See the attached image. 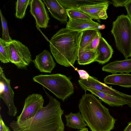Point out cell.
I'll return each mask as SVG.
<instances>
[{
  "label": "cell",
  "mask_w": 131,
  "mask_h": 131,
  "mask_svg": "<svg viewBox=\"0 0 131 131\" xmlns=\"http://www.w3.org/2000/svg\"><path fill=\"white\" fill-rule=\"evenodd\" d=\"M99 30L90 29L81 32L79 49L84 50L92 42L97 35Z\"/></svg>",
  "instance_id": "21"
},
{
  "label": "cell",
  "mask_w": 131,
  "mask_h": 131,
  "mask_svg": "<svg viewBox=\"0 0 131 131\" xmlns=\"http://www.w3.org/2000/svg\"><path fill=\"white\" fill-rule=\"evenodd\" d=\"M101 102L90 94L83 95L79 100L80 112L92 131H111L114 128L115 120Z\"/></svg>",
  "instance_id": "3"
},
{
  "label": "cell",
  "mask_w": 131,
  "mask_h": 131,
  "mask_svg": "<svg viewBox=\"0 0 131 131\" xmlns=\"http://www.w3.org/2000/svg\"><path fill=\"white\" fill-rule=\"evenodd\" d=\"M102 70L113 74L117 73H129L131 72V58L111 62L103 66Z\"/></svg>",
  "instance_id": "15"
},
{
  "label": "cell",
  "mask_w": 131,
  "mask_h": 131,
  "mask_svg": "<svg viewBox=\"0 0 131 131\" xmlns=\"http://www.w3.org/2000/svg\"><path fill=\"white\" fill-rule=\"evenodd\" d=\"M104 81L106 84L131 88V74L127 73L112 74L106 76L104 78Z\"/></svg>",
  "instance_id": "16"
},
{
  "label": "cell",
  "mask_w": 131,
  "mask_h": 131,
  "mask_svg": "<svg viewBox=\"0 0 131 131\" xmlns=\"http://www.w3.org/2000/svg\"><path fill=\"white\" fill-rule=\"evenodd\" d=\"M45 4L41 0H31L30 1V12L39 28H47L50 19Z\"/></svg>",
  "instance_id": "9"
},
{
  "label": "cell",
  "mask_w": 131,
  "mask_h": 131,
  "mask_svg": "<svg viewBox=\"0 0 131 131\" xmlns=\"http://www.w3.org/2000/svg\"><path fill=\"white\" fill-rule=\"evenodd\" d=\"M66 10L69 18L92 19L89 15L79 8H70Z\"/></svg>",
  "instance_id": "24"
},
{
  "label": "cell",
  "mask_w": 131,
  "mask_h": 131,
  "mask_svg": "<svg viewBox=\"0 0 131 131\" xmlns=\"http://www.w3.org/2000/svg\"><path fill=\"white\" fill-rule=\"evenodd\" d=\"M66 27L72 30L81 32L90 29L100 30L104 29L105 26L95 22L92 19L69 18L67 22Z\"/></svg>",
  "instance_id": "10"
},
{
  "label": "cell",
  "mask_w": 131,
  "mask_h": 131,
  "mask_svg": "<svg viewBox=\"0 0 131 131\" xmlns=\"http://www.w3.org/2000/svg\"><path fill=\"white\" fill-rule=\"evenodd\" d=\"M97 54L95 61L103 64L108 62L112 57L114 51L106 41L101 36L99 44L95 50Z\"/></svg>",
  "instance_id": "13"
},
{
  "label": "cell",
  "mask_w": 131,
  "mask_h": 131,
  "mask_svg": "<svg viewBox=\"0 0 131 131\" xmlns=\"http://www.w3.org/2000/svg\"><path fill=\"white\" fill-rule=\"evenodd\" d=\"M78 131H88V129L87 128L85 127Z\"/></svg>",
  "instance_id": "32"
},
{
  "label": "cell",
  "mask_w": 131,
  "mask_h": 131,
  "mask_svg": "<svg viewBox=\"0 0 131 131\" xmlns=\"http://www.w3.org/2000/svg\"><path fill=\"white\" fill-rule=\"evenodd\" d=\"M43 88L49 100L48 104L31 118L22 121H12L10 126L14 131H64L62 119L64 110L61 103Z\"/></svg>",
  "instance_id": "1"
},
{
  "label": "cell",
  "mask_w": 131,
  "mask_h": 131,
  "mask_svg": "<svg viewBox=\"0 0 131 131\" xmlns=\"http://www.w3.org/2000/svg\"><path fill=\"white\" fill-rule=\"evenodd\" d=\"M30 0H18L16 3L15 16L19 19H22L25 17L26 11L29 5Z\"/></svg>",
  "instance_id": "23"
},
{
  "label": "cell",
  "mask_w": 131,
  "mask_h": 131,
  "mask_svg": "<svg viewBox=\"0 0 131 131\" xmlns=\"http://www.w3.org/2000/svg\"><path fill=\"white\" fill-rule=\"evenodd\" d=\"M101 36V34L99 31L97 35L91 43L84 50H95L99 44L100 38Z\"/></svg>",
  "instance_id": "26"
},
{
  "label": "cell",
  "mask_w": 131,
  "mask_h": 131,
  "mask_svg": "<svg viewBox=\"0 0 131 131\" xmlns=\"http://www.w3.org/2000/svg\"><path fill=\"white\" fill-rule=\"evenodd\" d=\"M32 61L36 68L42 72L51 73L56 65L51 54L46 50L36 55Z\"/></svg>",
  "instance_id": "12"
},
{
  "label": "cell",
  "mask_w": 131,
  "mask_h": 131,
  "mask_svg": "<svg viewBox=\"0 0 131 131\" xmlns=\"http://www.w3.org/2000/svg\"><path fill=\"white\" fill-rule=\"evenodd\" d=\"M81 32L67 27L60 29L49 40L51 52L56 62L66 67L73 66L77 60Z\"/></svg>",
  "instance_id": "2"
},
{
  "label": "cell",
  "mask_w": 131,
  "mask_h": 131,
  "mask_svg": "<svg viewBox=\"0 0 131 131\" xmlns=\"http://www.w3.org/2000/svg\"><path fill=\"white\" fill-rule=\"evenodd\" d=\"M75 70L78 72L80 79L87 80L90 75L85 71L83 70H78L76 68Z\"/></svg>",
  "instance_id": "27"
},
{
  "label": "cell",
  "mask_w": 131,
  "mask_h": 131,
  "mask_svg": "<svg viewBox=\"0 0 131 131\" xmlns=\"http://www.w3.org/2000/svg\"><path fill=\"white\" fill-rule=\"evenodd\" d=\"M88 91L110 106H122L126 104L122 100L107 93L93 89H89Z\"/></svg>",
  "instance_id": "18"
},
{
  "label": "cell",
  "mask_w": 131,
  "mask_h": 131,
  "mask_svg": "<svg viewBox=\"0 0 131 131\" xmlns=\"http://www.w3.org/2000/svg\"></svg>",
  "instance_id": "33"
},
{
  "label": "cell",
  "mask_w": 131,
  "mask_h": 131,
  "mask_svg": "<svg viewBox=\"0 0 131 131\" xmlns=\"http://www.w3.org/2000/svg\"><path fill=\"white\" fill-rule=\"evenodd\" d=\"M0 131H10L9 128L5 124L1 114L0 116Z\"/></svg>",
  "instance_id": "29"
},
{
  "label": "cell",
  "mask_w": 131,
  "mask_h": 131,
  "mask_svg": "<svg viewBox=\"0 0 131 131\" xmlns=\"http://www.w3.org/2000/svg\"><path fill=\"white\" fill-rule=\"evenodd\" d=\"M32 79L34 82L46 88L63 101L74 92V89L70 79L64 75L41 74L34 77Z\"/></svg>",
  "instance_id": "4"
},
{
  "label": "cell",
  "mask_w": 131,
  "mask_h": 131,
  "mask_svg": "<svg viewBox=\"0 0 131 131\" xmlns=\"http://www.w3.org/2000/svg\"><path fill=\"white\" fill-rule=\"evenodd\" d=\"M51 16L60 22L66 23L68 20L66 9L57 0H43Z\"/></svg>",
  "instance_id": "14"
},
{
  "label": "cell",
  "mask_w": 131,
  "mask_h": 131,
  "mask_svg": "<svg viewBox=\"0 0 131 131\" xmlns=\"http://www.w3.org/2000/svg\"><path fill=\"white\" fill-rule=\"evenodd\" d=\"M44 103L43 97L40 94L28 95L25 99L21 113L17 117V121L25 120L34 117L43 107Z\"/></svg>",
  "instance_id": "8"
},
{
  "label": "cell",
  "mask_w": 131,
  "mask_h": 131,
  "mask_svg": "<svg viewBox=\"0 0 131 131\" xmlns=\"http://www.w3.org/2000/svg\"><path fill=\"white\" fill-rule=\"evenodd\" d=\"M12 55L11 63L15 65L18 69H26L32 61L29 49L19 41L12 40L9 42Z\"/></svg>",
  "instance_id": "6"
},
{
  "label": "cell",
  "mask_w": 131,
  "mask_h": 131,
  "mask_svg": "<svg viewBox=\"0 0 131 131\" xmlns=\"http://www.w3.org/2000/svg\"><path fill=\"white\" fill-rule=\"evenodd\" d=\"M58 2L65 9L79 8L80 7L98 4L104 2L101 0H57Z\"/></svg>",
  "instance_id": "19"
},
{
  "label": "cell",
  "mask_w": 131,
  "mask_h": 131,
  "mask_svg": "<svg viewBox=\"0 0 131 131\" xmlns=\"http://www.w3.org/2000/svg\"><path fill=\"white\" fill-rule=\"evenodd\" d=\"M0 60L4 63L10 62L12 61L9 42L3 40L1 38L0 39Z\"/></svg>",
  "instance_id": "22"
},
{
  "label": "cell",
  "mask_w": 131,
  "mask_h": 131,
  "mask_svg": "<svg viewBox=\"0 0 131 131\" xmlns=\"http://www.w3.org/2000/svg\"><path fill=\"white\" fill-rule=\"evenodd\" d=\"M111 31L116 48L125 59L131 57V19L122 14L118 16L112 23Z\"/></svg>",
  "instance_id": "5"
},
{
  "label": "cell",
  "mask_w": 131,
  "mask_h": 131,
  "mask_svg": "<svg viewBox=\"0 0 131 131\" xmlns=\"http://www.w3.org/2000/svg\"><path fill=\"white\" fill-rule=\"evenodd\" d=\"M131 122L128 123L127 126L126 127L123 131H131Z\"/></svg>",
  "instance_id": "31"
},
{
  "label": "cell",
  "mask_w": 131,
  "mask_h": 131,
  "mask_svg": "<svg viewBox=\"0 0 131 131\" xmlns=\"http://www.w3.org/2000/svg\"><path fill=\"white\" fill-rule=\"evenodd\" d=\"M66 122V126L74 129H81L87 126L80 112L76 113L71 112L65 116Z\"/></svg>",
  "instance_id": "17"
},
{
  "label": "cell",
  "mask_w": 131,
  "mask_h": 131,
  "mask_svg": "<svg viewBox=\"0 0 131 131\" xmlns=\"http://www.w3.org/2000/svg\"><path fill=\"white\" fill-rule=\"evenodd\" d=\"M128 0H112L111 1L113 6L116 7H118L124 6L125 4Z\"/></svg>",
  "instance_id": "28"
},
{
  "label": "cell",
  "mask_w": 131,
  "mask_h": 131,
  "mask_svg": "<svg viewBox=\"0 0 131 131\" xmlns=\"http://www.w3.org/2000/svg\"><path fill=\"white\" fill-rule=\"evenodd\" d=\"M109 1L105 0L98 4L80 7L79 9L89 15L92 18L100 23V19H106L108 17L106 11Z\"/></svg>",
  "instance_id": "11"
},
{
  "label": "cell",
  "mask_w": 131,
  "mask_h": 131,
  "mask_svg": "<svg viewBox=\"0 0 131 131\" xmlns=\"http://www.w3.org/2000/svg\"><path fill=\"white\" fill-rule=\"evenodd\" d=\"M10 81V79L6 77L3 68L0 66V97L8 107V114L14 117L16 115L17 111L14 103V93L11 87Z\"/></svg>",
  "instance_id": "7"
},
{
  "label": "cell",
  "mask_w": 131,
  "mask_h": 131,
  "mask_svg": "<svg viewBox=\"0 0 131 131\" xmlns=\"http://www.w3.org/2000/svg\"><path fill=\"white\" fill-rule=\"evenodd\" d=\"M97 54L95 50H87L79 49L77 59L78 64H88L95 61Z\"/></svg>",
  "instance_id": "20"
},
{
  "label": "cell",
  "mask_w": 131,
  "mask_h": 131,
  "mask_svg": "<svg viewBox=\"0 0 131 131\" xmlns=\"http://www.w3.org/2000/svg\"><path fill=\"white\" fill-rule=\"evenodd\" d=\"M124 6L127 11V15L131 18V0H128L125 4Z\"/></svg>",
  "instance_id": "30"
},
{
  "label": "cell",
  "mask_w": 131,
  "mask_h": 131,
  "mask_svg": "<svg viewBox=\"0 0 131 131\" xmlns=\"http://www.w3.org/2000/svg\"><path fill=\"white\" fill-rule=\"evenodd\" d=\"M0 14L2 30V36L1 38L2 40L6 42H10L12 41V39L9 34L7 22L3 16L1 10H0Z\"/></svg>",
  "instance_id": "25"
}]
</instances>
